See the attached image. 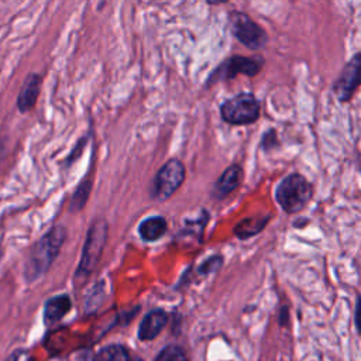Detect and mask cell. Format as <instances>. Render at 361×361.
<instances>
[{"mask_svg":"<svg viewBox=\"0 0 361 361\" xmlns=\"http://www.w3.org/2000/svg\"><path fill=\"white\" fill-rule=\"evenodd\" d=\"M68 232L63 224L53 226L30 250L25 264V278L27 282H34L42 278L57 260Z\"/></svg>","mask_w":361,"mask_h":361,"instance_id":"1","label":"cell"},{"mask_svg":"<svg viewBox=\"0 0 361 361\" xmlns=\"http://www.w3.org/2000/svg\"><path fill=\"white\" fill-rule=\"evenodd\" d=\"M109 224L105 217H96L88 229L81 261L75 272V281L84 282L96 270L101 262L105 246L108 243Z\"/></svg>","mask_w":361,"mask_h":361,"instance_id":"2","label":"cell"},{"mask_svg":"<svg viewBox=\"0 0 361 361\" xmlns=\"http://www.w3.org/2000/svg\"><path fill=\"white\" fill-rule=\"evenodd\" d=\"M312 196V184L298 172L285 177L275 189V199L278 205L284 212L289 215H295L303 210Z\"/></svg>","mask_w":361,"mask_h":361,"instance_id":"3","label":"cell"},{"mask_svg":"<svg viewBox=\"0 0 361 361\" xmlns=\"http://www.w3.org/2000/svg\"><path fill=\"white\" fill-rule=\"evenodd\" d=\"M261 105L253 94H239L220 106L222 119L232 126H246L260 119Z\"/></svg>","mask_w":361,"mask_h":361,"instance_id":"4","label":"cell"},{"mask_svg":"<svg viewBox=\"0 0 361 361\" xmlns=\"http://www.w3.org/2000/svg\"><path fill=\"white\" fill-rule=\"evenodd\" d=\"M185 165L178 158L167 161L156 174L151 188V196L157 202L168 201L185 181Z\"/></svg>","mask_w":361,"mask_h":361,"instance_id":"5","label":"cell"},{"mask_svg":"<svg viewBox=\"0 0 361 361\" xmlns=\"http://www.w3.org/2000/svg\"><path fill=\"white\" fill-rule=\"evenodd\" d=\"M229 23L233 36L247 49L257 51L268 43V36L265 30L258 26L248 15L241 12H232L229 16Z\"/></svg>","mask_w":361,"mask_h":361,"instance_id":"6","label":"cell"},{"mask_svg":"<svg viewBox=\"0 0 361 361\" xmlns=\"http://www.w3.org/2000/svg\"><path fill=\"white\" fill-rule=\"evenodd\" d=\"M262 68V60L258 58H248L243 56H233L227 61H224L216 72L209 78V84L217 82V81H226L233 80L237 75H246V77H255Z\"/></svg>","mask_w":361,"mask_h":361,"instance_id":"7","label":"cell"},{"mask_svg":"<svg viewBox=\"0 0 361 361\" xmlns=\"http://www.w3.org/2000/svg\"><path fill=\"white\" fill-rule=\"evenodd\" d=\"M360 70H361V56L355 54L343 68L341 74L333 85L334 95L340 102H348L360 85Z\"/></svg>","mask_w":361,"mask_h":361,"instance_id":"8","label":"cell"},{"mask_svg":"<svg viewBox=\"0 0 361 361\" xmlns=\"http://www.w3.org/2000/svg\"><path fill=\"white\" fill-rule=\"evenodd\" d=\"M241 181H243V168L237 164L230 165L223 171V174L215 182L212 189V196L217 201L227 198L240 186Z\"/></svg>","mask_w":361,"mask_h":361,"instance_id":"9","label":"cell"},{"mask_svg":"<svg viewBox=\"0 0 361 361\" xmlns=\"http://www.w3.org/2000/svg\"><path fill=\"white\" fill-rule=\"evenodd\" d=\"M40 89H42V77L36 72L29 74L18 96V109L22 113H26L36 106L37 99L40 96Z\"/></svg>","mask_w":361,"mask_h":361,"instance_id":"10","label":"cell"},{"mask_svg":"<svg viewBox=\"0 0 361 361\" xmlns=\"http://www.w3.org/2000/svg\"><path fill=\"white\" fill-rule=\"evenodd\" d=\"M168 323V315L163 309H153L148 312L140 326H139V338L143 341L154 340L167 326Z\"/></svg>","mask_w":361,"mask_h":361,"instance_id":"11","label":"cell"},{"mask_svg":"<svg viewBox=\"0 0 361 361\" xmlns=\"http://www.w3.org/2000/svg\"><path fill=\"white\" fill-rule=\"evenodd\" d=\"M72 308V300L70 295L63 293L50 298L44 305V322L47 324H54L60 322Z\"/></svg>","mask_w":361,"mask_h":361,"instance_id":"12","label":"cell"},{"mask_svg":"<svg viewBox=\"0 0 361 361\" xmlns=\"http://www.w3.org/2000/svg\"><path fill=\"white\" fill-rule=\"evenodd\" d=\"M270 219H271L270 215H254V216L246 217L234 226L233 233L240 240L251 239L265 229Z\"/></svg>","mask_w":361,"mask_h":361,"instance_id":"13","label":"cell"},{"mask_svg":"<svg viewBox=\"0 0 361 361\" xmlns=\"http://www.w3.org/2000/svg\"><path fill=\"white\" fill-rule=\"evenodd\" d=\"M168 230V223L163 216H151L144 219L139 226V234L144 241H157Z\"/></svg>","mask_w":361,"mask_h":361,"instance_id":"14","label":"cell"},{"mask_svg":"<svg viewBox=\"0 0 361 361\" xmlns=\"http://www.w3.org/2000/svg\"><path fill=\"white\" fill-rule=\"evenodd\" d=\"M94 361H134L130 351L122 344H109L101 348Z\"/></svg>","mask_w":361,"mask_h":361,"instance_id":"15","label":"cell"},{"mask_svg":"<svg viewBox=\"0 0 361 361\" xmlns=\"http://www.w3.org/2000/svg\"><path fill=\"white\" fill-rule=\"evenodd\" d=\"M92 178H91V172L82 179V182L78 185V188L75 189L72 199H71V205H70V212L75 213L80 212L85 208L89 196H91V189H92Z\"/></svg>","mask_w":361,"mask_h":361,"instance_id":"16","label":"cell"},{"mask_svg":"<svg viewBox=\"0 0 361 361\" xmlns=\"http://www.w3.org/2000/svg\"><path fill=\"white\" fill-rule=\"evenodd\" d=\"M154 361H188V358L185 351L179 346L170 344L158 353Z\"/></svg>","mask_w":361,"mask_h":361,"instance_id":"17","label":"cell"},{"mask_svg":"<svg viewBox=\"0 0 361 361\" xmlns=\"http://www.w3.org/2000/svg\"><path fill=\"white\" fill-rule=\"evenodd\" d=\"M223 264V258L220 255H213L205 260L199 267H198V274L199 275H209L215 272L217 268H220Z\"/></svg>","mask_w":361,"mask_h":361,"instance_id":"18","label":"cell"},{"mask_svg":"<svg viewBox=\"0 0 361 361\" xmlns=\"http://www.w3.org/2000/svg\"><path fill=\"white\" fill-rule=\"evenodd\" d=\"M278 146V136H277V132L274 129L271 130H267L262 136V140H261V148L264 151H270L272 150L274 147Z\"/></svg>","mask_w":361,"mask_h":361,"instance_id":"19","label":"cell"},{"mask_svg":"<svg viewBox=\"0 0 361 361\" xmlns=\"http://www.w3.org/2000/svg\"><path fill=\"white\" fill-rule=\"evenodd\" d=\"M87 141H88V137H84L82 140H80V141H78V144L74 147L72 153H71V154L68 156V158H67V164H68V165H71L75 160H78V158H80L81 153L84 151V148H85V146H87Z\"/></svg>","mask_w":361,"mask_h":361,"instance_id":"20","label":"cell"},{"mask_svg":"<svg viewBox=\"0 0 361 361\" xmlns=\"http://www.w3.org/2000/svg\"><path fill=\"white\" fill-rule=\"evenodd\" d=\"M6 361H36L30 354H27L26 351L23 350H16L13 351Z\"/></svg>","mask_w":361,"mask_h":361,"instance_id":"21","label":"cell"},{"mask_svg":"<svg viewBox=\"0 0 361 361\" xmlns=\"http://www.w3.org/2000/svg\"><path fill=\"white\" fill-rule=\"evenodd\" d=\"M279 322H281V324H286V323H288V309H286V308L281 309V317H279Z\"/></svg>","mask_w":361,"mask_h":361,"instance_id":"22","label":"cell"}]
</instances>
